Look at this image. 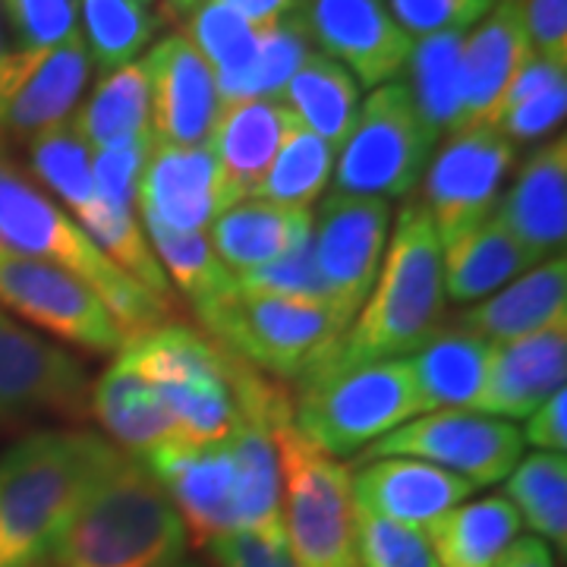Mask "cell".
<instances>
[{"mask_svg":"<svg viewBox=\"0 0 567 567\" xmlns=\"http://www.w3.org/2000/svg\"><path fill=\"white\" fill-rule=\"evenodd\" d=\"M447 300L442 281V244L420 199H406L382 256L379 281L347 324L338 344L300 382L341 375L347 369L404 360L445 324ZM293 382V385H300ZM290 385V388H293Z\"/></svg>","mask_w":567,"mask_h":567,"instance_id":"cell-1","label":"cell"},{"mask_svg":"<svg viewBox=\"0 0 567 567\" xmlns=\"http://www.w3.org/2000/svg\"><path fill=\"white\" fill-rule=\"evenodd\" d=\"M121 447L89 429H35L0 454V567H51L63 529Z\"/></svg>","mask_w":567,"mask_h":567,"instance_id":"cell-2","label":"cell"},{"mask_svg":"<svg viewBox=\"0 0 567 567\" xmlns=\"http://www.w3.org/2000/svg\"><path fill=\"white\" fill-rule=\"evenodd\" d=\"M0 249L41 259L70 271L89 284L111 319L121 328L123 341L171 322L174 306L162 303L145 287L126 278L80 230L61 205L54 203L35 177L22 167L0 142Z\"/></svg>","mask_w":567,"mask_h":567,"instance_id":"cell-3","label":"cell"},{"mask_svg":"<svg viewBox=\"0 0 567 567\" xmlns=\"http://www.w3.org/2000/svg\"><path fill=\"white\" fill-rule=\"evenodd\" d=\"M186 529L142 461L117 454L63 529L51 567H174Z\"/></svg>","mask_w":567,"mask_h":567,"instance_id":"cell-4","label":"cell"},{"mask_svg":"<svg viewBox=\"0 0 567 567\" xmlns=\"http://www.w3.org/2000/svg\"><path fill=\"white\" fill-rule=\"evenodd\" d=\"M117 363L158 391L186 442H224L240 425L230 353L193 324L164 322L126 341Z\"/></svg>","mask_w":567,"mask_h":567,"instance_id":"cell-5","label":"cell"},{"mask_svg":"<svg viewBox=\"0 0 567 567\" xmlns=\"http://www.w3.org/2000/svg\"><path fill=\"white\" fill-rule=\"evenodd\" d=\"M196 316L215 344L268 379H281L287 388L312 372L347 331L328 306L249 293L240 287L199 306Z\"/></svg>","mask_w":567,"mask_h":567,"instance_id":"cell-6","label":"cell"},{"mask_svg":"<svg viewBox=\"0 0 567 567\" xmlns=\"http://www.w3.org/2000/svg\"><path fill=\"white\" fill-rule=\"evenodd\" d=\"M293 429L328 457H353L416 416V391L406 360L347 369L290 388Z\"/></svg>","mask_w":567,"mask_h":567,"instance_id":"cell-7","label":"cell"},{"mask_svg":"<svg viewBox=\"0 0 567 567\" xmlns=\"http://www.w3.org/2000/svg\"><path fill=\"white\" fill-rule=\"evenodd\" d=\"M284 488V536L300 567H360L350 466L309 445L293 423L271 432Z\"/></svg>","mask_w":567,"mask_h":567,"instance_id":"cell-8","label":"cell"},{"mask_svg":"<svg viewBox=\"0 0 567 567\" xmlns=\"http://www.w3.org/2000/svg\"><path fill=\"white\" fill-rule=\"evenodd\" d=\"M435 133L429 130L404 82H385L360 102L353 130L334 158V193L369 199H404L423 181Z\"/></svg>","mask_w":567,"mask_h":567,"instance_id":"cell-9","label":"cell"},{"mask_svg":"<svg viewBox=\"0 0 567 567\" xmlns=\"http://www.w3.org/2000/svg\"><path fill=\"white\" fill-rule=\"evenodd\" d=\"M385 457H413L442 466L473 488H486L507 480L511 470L520 464L524 439L520 429L507 420L483 416L473 410H439L391 429L365 447L357 457V466Z\"/></svg>","mask_w":567,"mask_h":567,"instance_id":"cell-10","label":"cell"},{"mask_svg":"<svg viewBox=\"0 0 567 567\" xmlns=\"http://www.w3.org/2000/svg\"><path fill=\"white\" fill-rule=\"evenodd\" d=\"M92 385L63 347L0 312V439L41 423H82Z\"/></svg>","mask_w":567,"mask_h":567,"instance_id":"cell-11","label":"cell"},{"mask_svg":"<svg viewBox=\"0 0 567 567\" xmlns=\"http://www.w3.org/2000/svg\"><path fill=\"white\" fill-rule=\"evenodd\" d=\"M517 145L495 126H466L447 133L423 174V208L442 249L470 227L486 221L502 199Z\"/></svg>","mask_w":567,"mask_h":567,"instance_id":"cell-12","label":"cell"},{"mask_svg":"<svg viewBox=\"0 0 567 567\" xmlns=\"http://www.w3.org/2000/svg\"><path fill=\"white\" fill-rule=\"evenodd\" d=\"M312 215V246L328 309L347 328L379 281L391 234V203L331 193Z\"/></svg>","mask_w":567,"mask_h":567,"instance_id":"cell-13","label":"cell"},{"mask_svg":"<svg viewBox=\"0 0 567 567\" xmlns=\"http://www.w3.org/2000/svg\"><path fill=\"white\" fill-rule=\"evenodd\" d=\"M0 306L89 353H121L123 334L95 290L58 265L0 249Z\"/></svg>","mask_w":567,"mask_h":567,"instance_id":"cell-14","label":"cell"},{"mask_svg":"<svg viewBox=\"0 0 567 567\" xmlns=\"http://www.w3.org/2000/svg\"><path fill=\"white\" fill-rule=\"evenodd\" d=\"M92 76L85 39L17 51L0 61V142L29 145L39 133L66 123Z\"/></svg>","mask_w":567,"mask_h":567,"instance_id":"cell-15","label":"cell"},{"mask_svg":"<svg viewBox=\"0 0 567 567\" xmlns=\"http://www.w3.org/2000/svg\"><path fill=\"white\" fill-rule=\"evenodd\" d=\"M142 464L162 483L167 498L177 507L186 539H193L196 546H208L221 536L240 533V466L227 439L212 445L177 439L152 451Z\"/></svg>","mask_w":567,"mask_h":567,"instance_id":"cell-16","label":"cell"},{"mask_svg":"<svg viewBox=\"0 0 567 567\" xmlns=\"http://www.w3.org/2000/svg\"><path fill=\"white\" fill-rule=\"evenodd\" d=\"M297 17L312 48L365 89L404 73L413 39L394 22L385 0H306Z\"/></svg>","mask_w":567,"mask_h":567,"instance_id":"cell-17","label":"cell"},{"mask_svg":"<svg viewBox=\"0 0 567 567\" xmlns=\"http://www.w3.org/2000/svg\"><path fill=\"white\" fill-rule=\"evenodd\" d=\"M136 205L142 221H155L183 234H205L237 196L224 181L208 145L152 142L142 167Z\"/></svg>","mask_w":567,"mask_h":567,"instance_id":"cell-18","label":"cell"},{"mask_svg":"<svg viewBox=\"0 0 567 567\" xmlns=\"http://www.w3.org/2000/svg\"><path fill=\"white\" fill-rule=\"evenodd\" d=\"M148 76V123L155 142L205 145L218 114L212 66L183 32L162 39L142 54Z\"/></svg>","mask_w":567,"mask_h":567,"instance_id":"cell-19","label":"cell"},{"mask_svg":"<svg viewBox=\"0 0 567 567\" xmlns=\"http://www.w3.org/2000/svg\"><path fill=\"white\" fill-rule=\"evenodd\" d=\"M529 58L533 48L520 0H495V7L464 35L457 130L495 126L507 92Z\"/></svg>","mask_w":567,"mask_h":567,"instance_id":"cell-20","label":"cell"},{"mask_svg":"<svg viewBox=\"0 0 567 567\" xmlns=\"http://www.w3.org/2000/svg\"><path fill=\"white\" fill-rule=\"evenodd\" d=\"M567 322L548 324L536 334L488 344L486 382L480 388L473 413L495 420H527L565 388Z\"/></svg>","mask_w":567,"mask_h":567,"instance_id":"cell-21","label":"cell"},{"mask_svg":"<svg viewBox=\"0 0 567 567\" xmlns=\"http://www.w3.org/2000/svg\"><path fill=\"white\" fill-rule=\"evenodd\" d=\"M470 495L473 486L461 476L413 457L372 461L360 466V473L353 476V502L360 511L420 533Z\"/></svg>","mask_w":567,"mask_h":567,"instance_id":"cell-22","label":"cell"},{"mask_svg":"<svg viewBox=\"0 0 567 567\" xmlns=\"http://www.w3.org/2000/svg\"><path fill=\"white\" fill-rule=\"evenodd\" d=\"M511 237L539 262L565 256L567 240V140L558 133L529 155L511 189L492 212Z\"/></svg>","mask_w":567,"mask_h":567,"instance_id":"cell-23","label":"cell"},{"mask_svg":"<svg viewBox=\"0 0 567 567\" xmlns=\"http://www.w3.org/2000/svg\"><path fill=\"white\" fill-rule=\"evenodd\" d=\"M293 123L297 117L278 102L244 99L218 104L205 145L215 155L237 203L252 199Z\"/></svg>","mask_w":567,"mask_h":567,"instance_id":"cell-24","label":"cell"},{"mask_svg":"<svg viewBox=\"0 0 567 567\" xmlns=\"http://www.w3.org/2000/svg\"><path fill=\"white\" fill-rule=\"evenodd\" d=\"M567 322V259L551 256L502 287L492 300L464 309L454 324L480 341H514Z\"/></svg>","mask_w":567,"mask_h":567,"instance_id":"cell-25","label":"cell"},{"mask_svg":"<svg viewBox=\"0 0 567 567\" xmlns=\"http://www.w3.org/2000/svg\"><path fill=\"white\" fill-rule=\"evenodd\" d=\"M312 208H287V205L244 199L224 208L221 215L205 230L215 256L234 275L275 262L287 256L293 246L312 237Z\"/></svg>","mask_w":567,"mask_h":567,"instance_id":"cell-26","label":"cell"},{"mask_svg":"<svg viewBox=\"0 0 567 567\" xmlns=\"http://www.w3.org/2000/svg\"><path fill=\"white\" fill-rule=\"evenodd\" d=\"M89 416H95L123 454L136 461H145L152 451L183 439L158 391L123 363L111 365L92 385Z\"/></svg>","mask_w":567,"mask_h":567,"instance_id":"cell-27","label":"cell"},{"mask_svg":"<svg viewBox=\"0 0 567 567\" xmlns=\"http://www.w3.org/2000/svg\"><path fill=\"white\" fill-rule=\"evenodd\" d=\"M486 341L466 334L457 324H442L406 360L416 391V410L423 416L439 410H470L486 382Z\"/></svg>","mask_w":567,"mask_h":567,"instance_id":"cell-28","label":"cell"},{"mask_svg":"<svg viewBox=\"0 0 567 567\" xmlns=\"http://www.w3.org/2000/svg\"><path fill=\"white\" fill-rule=\"evenodd\" d=\"M536 259L511 237L495 215L470 227L464 237L442 249V281L451 303H480L483 297L502 290L514 278L529 271Z\"/></svg>","mask_w":567,"mask_h":567,"instance_id":"cell-29","label":"cell"},{"mask_svg":"<svg viewBox=\"0 0 567 567\" xmlns=\"http://www.w3.org/2000/svg\"><path fill=\"white\" fill-rule=\"evenodd\" d=\"M425 533L439 567H495L520 539V517L505 495H488L447 511Z\"/></svg>","mask_w":567,"mask_h":567,"instance_id":"cell-30","label":"cell"},{"mask_svg":"<svg viewBox=\"0 0 567 567\" xmlns=\"http://www.w3.org/2000/svg\"><path fill=\"white\" fill-rule=\"evenodd\" d=\"M278 104L338 152L360 111V82L338 61L312 51L287 80Z\"/></svg>","mask_w":567,"mask_h":567,"instance_id":"cell-31","label":"cell"},{"mask_svg":"<svg viewBox=\"0 0 567 567\" xmlns=\"http://www.w3.org/2000/svg\"><path fill=\"white\" fill-rule=\"evenodd\" d=\"M227 445L240 466V495H237L240 533H252L268 543H287L281 464H278L271 429L240 423L227 435Z\"/></svg>","mask_w":567,"mask_h":567,"instance_id":"cell-32","label":"cell"},{"mask_svg":"<svg viewBox=\"0 0 567 567\" xmlns=\"http://www.w3.org/2000/svg\"><path fill=\"white\" fill-rule=\"evenodd\" d=\"M70 123L76 126L82 142L95 152L114 142L152 136L148 123V76L140 61L121 70L104 73V80L92 89V95L73 111Z\"/></svg>","mask_w":567,"mask_h":567,"instance_id":"cell-33","label":"cell"},{"mask_svg":"<svg viewBox=\"0 0 567 567\" xmlns=\"http://www.w3.org/2000/svg\"><path fill=\"white\" fill-rule=\"evenodd\" d=\"M466 32H445L413 41L404 85L423 123L442 140L461 121V51Z\"/></svg>","mask_w":567,"mask_h":567,"instance_id":"cell-34","label":"cell"},{"mask_svg":"<svg viewBox=\"0 0 567 567\" xmlns=\"http://www.w3.org/2000/svg\"><path fill=\"white\" fill-rule=\"evenodd\" d=\"M158 0H80V29L92 66L104 73L140 61L162 29Z\"/></svg>","mask_w":567,"mask_h":567,"instance_id":"cell-35","label":"cell"},{"mask_svg":"<svg viewBox=\"0 0 567 567\" xmlns=\"http://www.w3.org/2000/svg\"><path fill=\"white\" fill-rule=\"evenodd\" d=\"M334 158L338 152L297 121L278 148L271 167L265 171L252 199L287 205V208H312L331 183Z\"/></svg>","mask_w":567,"mask_h":567,"instance_id":"cell-36","label":"cell"},{"mask_svg":"<svg viewBox=\"0 0 567 567\" xmlns=\"http://www.w3.org/2000/svg\"><path fill=\"white\" fill-rule=\"evenodd\" d=\"M507 502L520 524L527 520L536 539L555 543L565 551L567 543V457L536 451L524 457L507 476Z\"/></svg>","mask_w":567,"mask_h":567,"instance_id":"cell-37","label":"cell"},{"mask_svg":"<svg viewBox=\"0 0 567 567\" xmlns=\"http://www.w3.org/2000/svg\"><path fill=\"white\" fill-rule=\"evenodd\" d=\"M565 111L567 66H555L533 54L511 85L495 130L505 133L514 145H527L555 133V126H561L565 121Z\"/></svg>","mask_w":567,"mask_h":567,"instance_id":"cell-38","label":"cell"},{"mask_svg":"<svg viewBox=\"0 0 567 567\" xmlns=\"http://www.w3.org/2000/svg\"><path fill=\"white\" fill-rule=\"evenodd\" d=\"M142 230L155 249L167 281L177 284L193 309L212 303L237 287V275L215 256L205 234H183L155 221H142Z\"/></svg>","mask_w":567,"mask_h":567,"instance_id":"cell-39","label":"cell"},{"mask_svg":"<svg viewBox=\"0 0 567 567\" xmlns=\"http://www.w3.org/2000/svg\"><path fill=\"white\" fill-rule=\"evenodd\" d=\"M25 152H29V174L35 177L41 189L58 196L70 212L95 196L92 148L82 142L70 121L39 133L25 145Z\"/></svg>","mask_w":567,"mask_h":567,"instance_id":"cell-40","label":"cell"},{"mask_svg":"<svg viewBox=\"0 0 567 567\" xmlns=\"http://www.w3.org/2000/svg\"><path fill=\"white\" fill-rule=\"evenodd\" d=\"M312 41L306 35L300 17L259 29V44H256V58L249 63V73L244 76L240 95L244 99H262V102H278L287 80L297 73V66L312 54Z\"/></svg>","mask_w":567,"mask_h":567,"instance_id":"cell-41","label":"cell"},{"mask_svg":"<svg viewBox=\"0 0 567 567\" xmlns=\"http://www.w3.org/2000/svg\"><path fill=\"white\" fill-rule=\"evenodd\" d=\"M357 561L360 567H439L425 533L401 527L357 507Z\"/></svg>","mask_w":567,"mask_h":567,"instance_id":"cell-42","label":"cell"},{"mask_svg":"<svg viewBox=\"0 0 567 567\" xmlns=\"http://www.w3.org/2000/svg\"><path fill=\"white\" fill-rule=\"evenodd\" d=\"M237 287L249 290V293H268V297H284V300H309V303L328 306L322 275L316 265L312 237L300 246H293L281 259L237 275Z\"/></svg>","mask_w":567,"mask_h":567,"instance_id":"cell-43","label":"cell"},{"mask_svg":"<svg viewBox=\"0 0 567 567\" xmlns=\"http://www.w3.org/2000/svg\"><path fill=\"white\" fill-rule=\"evenodd\" d=\"M17 51L51 48L82 35L80 0H0Z\"/></svg>","mask_w":567,"mask_h":567,"instance_id":"cell-44","label":"cell"},{"mask_svg":"<svg viewBox=\"0 0 567 567\" xmlns=\"http://www.w3.org/2000/svg\"><path fill=\"white\" fill-rule=\"evenodd\" d=\"M155 136H136V140L114 142L92 152V181L95 193L117 212L136 208V189H140L142 167L152 152Z\"/></svg>","mask_w":567,"mask_h":567,"instance_id":"cell-45","label":"cell"},{"mask_svg":"<svg viewBox=\"0 0 567 567\" xmlns=\"http://www.w3.org/2000/svg\"><path fill=\"white\" fill-rule=\"evenodd\" d=\"M394 22L410 39L470 32L495 7V0H385Z\"/></svg>","mask_w":567,"mask_h":567,"instance_id":"cell-46","label":"cell"},{"mask_svg":"<svg viewBox=\"0 0 567 567\" xmlns=\"http://www.w3.org/2000/svg\"><path fill=\"white\" fill-rule=\"evenodd\" d=\"M536 58L567 66V0H520Z\"/></svg>","mask_w":567,"mask_h":567,"instance_id":"cell-47","label":"cell"},{"mask_svg":"<svg viewBox=\"0 0 567 567\" xmlns=\"http://www.w3.org/2000/svg\"><path fill=\"white\" fill-rule=\"evenodd\" d=\"M205 548L215 567H300L287 543H268L252 533H230Z\"/></svg>","mask_w":567,"mask_h":567,"instance_id":"cell-48","label":"cell"},{"mask_svg":"<svg viewBox=\"0 0 567 567\" xmlns=\"http://www.w3.org/2000/svg\"><path fill=\"white\" fill-rule=\"evenodd\" d=\"M565 406L567 391H555L546 404L536 406L527 416V425L520 429V439L527 445L539 447V451H551V454H565L567 445V425H565Z\"/></svg>","mask_w":567,"mask_h":567,"instance_id":"cell-49","label":"cell"},{"mask_svg":"<svg viewBox=\"0 0 567 567\" xmlns=\"http://www.w3.org/2000/svg\"><path fill=\"white\" fill-rule=\"evenodd\" d=\"M215 3L237 13L252 29H268V25H278V22L297 17L306 0H215Z\"/></svg>","mask_w":567,"mask_h":567,"instance_id":"cell-50","label":"cell"},{"mask_svg":"<svg viewBox=\"0 0 567 567\" xmlns=\"http://www.w3.org/2000/svg\"><path fill=\"white\" fill-rule=\"evenodd\" d=\"M495 567H555V558H551L548 543L536 536H524V539H514V546L507 548Z\"/></svg>","mask_w":567,"mask_h":567,"instance_id":"cell-51","label":"cell"},{"mask_svg":"<svg viewBox=\"0 0 567 567\" xmlns=\"http://www.w3.org/2000/svg\"><path fill=\"white\" fill-rule=\"evenodd\" d=\"M196 7H199V0H158V10H162L164 22L177 20V17H189Z\"/></svg>","mask_w":567,"mask_h":567,"instance_id":"cell-52","label":"cell"},{"mask_svg":"<svg viewBox=\"0 0 567 567\" xmlns=\"http://www.w3.org/2000/svg\"><path fill=\"white\" fill-rule=\"evenodd\" d=\"M0 17H3V13H0ZM7 54H10V48H7V39H3V20H0V61H3Z\"/></svg>","mask_w":567,"mask_h":567,"instance_id":"cell-53","label":"cell"},{"mask_svg":"<svg viewBox=\"0 0 567 567\" xmlns=\"http://www.w3.org/2000/svg\"><path fill=\"white\" fill-rule=\"evenodd\" d=\"M174 567H205V565H199V561H186V558H183V561H177Z\"/></svg>","mask_w":567,"mask_h":567,"instance_id":"cell-54","label":"cell"}]
</instances>
